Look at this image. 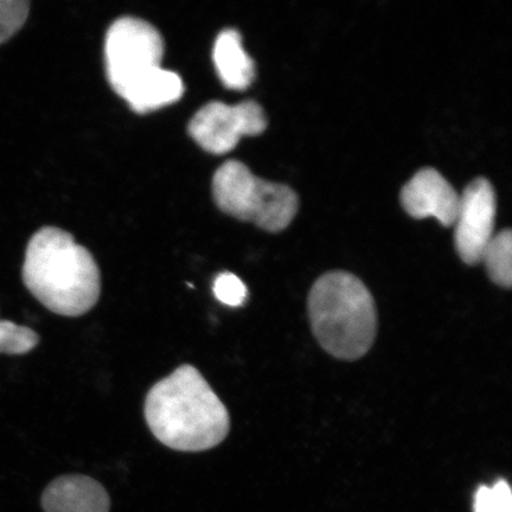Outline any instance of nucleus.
Returning <instances> with one entry per match:
<instances>
[{
  "instance_id": "f257e3e1",
  "label": "nucleus",
  "mask_w": 512,
  "mask_h": 512,
  "mask_svg": "<svg viewBox=\"0 0 512 512\" xmlns=\"http://www.w3.org/2000/svg\"><path fill=\"white\" fill-rule=\"evenodd\" d=\"M144 413L152 434L175 451L211 450L230 430L226 406L190 364L178 367L150 389Z\"/></svg>"
},
{
  "instance_id": "f03ea898",
  "label": "nucleus",
  "mask_w": 512,
  "mask_h": 512,
  "mask_svg": "<svg viewBox=\"0 0 512 512\" xmlns=\"http://www.w3.org/2000/svg\"><path fill=\"white\" fill-rule=\"evenodd\" d=\"M22 278L32 296L60 316L86 315L100 298L94 256L60 228L44 227L32 236Z\"/></svg>"
},
{
  "instance_id": "7ed1b4c3",
  "label": "nucleus",
  "mask_w": 512,
  "mask_h": 512,
  "mask_svg": "<svg viewBox=\"0 0 512 512\" xmlns=\"http://www.w3.org/2000/svg\"><path fill=\"white\" fill-rule=\"evenodd\" d=\"M309 317L320 347L339 360L355 361L376 337L375 300L354 274L335 271L320 277L309 294Z\"/></svg>"
},
{
  "instance_id": "20e7f679",
  "label": "nucleus",
  "mask_w": 512,
  "mask_h": 512,
  "mask_svg": "<svg viewBox=\"0 0 512 512\" xmlns=\"http://www.w3.org/2000/svg\"><path fill=\"white\" fill-rule=\"evenodd\" d=\"M213 194L224 213L271 233L290 226L299 208L298 196L290 187L264 181L236 160L216 171Z\"/></svg>"
},
{
  "instance_id": "39448f33",
  "label": "nucleus",
  "mask_w": 512,
  "mask_h": 512,
  "mask_svg": "<svg viewBox=\"0 0 512 512\" xmlns=\"http://www.w3.org/2000/svg\"><path fill=\"white\" fill-rule=\"evenodd\" d=\"M105 54L108 81L121 96L134 83L162 67L164 40L150 23L124 17L108 30Z\"/></svg>"
},
{
  "instance_id": "423d86ee",
  "label": "nucleus",
  "mask_w": 512,
  "mask_h": 512,
  "mask_svg": "<svg viewBox=\"0 0 512 512\" xmlns=\"http://www.w3.org/2000/svg\"><path fill=\"white\" fill-rule=\"evenodd\" d=\"M267 128L264 110L255 101L247 100L230 106L209 102L190 121L192 139L210 153L223 155L232 151L242 137L259 136Z\"/></svg>"
},
{
  "instance_id": "0eeeda50",
  "label": "nucleus",
  "mask_w": 512,
  "mask_h": 512,
  "mask_svg": "<svg viewBox=\"0 0 512 512\" xmlns=\"http://www.w3.org/2000/svg\"><path fill=\"white\" fill-rule=\"evenodd\" d=\"M497 198L488 179L477 178L460 195L454 222V243L465 264L482 262L486 247L494 238Z\"/></svg>"
},
{
  "instance_id": "6e6552de",
  "label": "nucleus",
  "mask_w": 512,
  "mask_h": 512,
  "mask_svg": "<svg viewBox=\"0 0 512 512\" xmlns=\"http://www.w3.org/2000/svg\"><path fill=\"white\" fill-rule=\"evenodd\" d=\"M460 195L439 171L426 168L413 176L401 191L403 209L415 219L433 217L444 227L453 226Z\"/></svg>"
},
{
  "instance_id": "1a4fd4ad",
  "label": "nucleus",
  "mask_w": 512,
  "mask_h": 512,
  "mask_svg": "<svg viewBox=\"0 0 512 512\" xmlns=\"http://www.w3.org/2000/svg\"><path fill=\"white\" fill-rule=\"evenodd\" d=\"M44 512H110L111 498L95 479L83 475L56 478L43 491Z\"/></svg>"
},
{
  "instance_id": "9d476101",
  "label": "nucleus",
  "mask_w": 512,
  "mask_h": 512,
  "mask_svg": "<svg viewBox=\"0 0 512 512\" xmlns=\"http://www.w3.org/2000/svg\"><path fill=\"white\" fill-rule=\"evenodd\" d=\"M214 63L223 85L233 91H245L255 79V64L242 46L239 31L223 30L216 38Z\"/></svg>"
},
{
  "instance_id": "9b49d317",
  "label": "nucleus",
  "mask_w": 512,
  "mask_h": 512,
  "mask_svg": "<svg viewBox=\"0 0 512 512\" xmlns=\"http://www.w3.org/2000/svg\"><path fill=\"white\" fill-rule=\"evenodd\" d=\"M184 85L179 75L162 67L144 76L121 95L133 111L147 113L174 104L182 98Z\"/></svg>"
},
{
  "instance_id": "f8f14e48",
  "label": "nucleus",
  "mask_w": 512,
  "mask_h": 512,
  "mask_svg": "<svg viewBox=\"0 0 512 512\" xmlns=\"http://www.w3.org/2000/svg\"><path fill=\"white\" fill-rule=\"evenodd\" d=\"M482 262L489 277L498 286L510 288L512 284V235L509 229L498 233L486 247Z\"/></svg>"
},
{
  "instance_id": "ddd939ff",
  "label": "nucleus",
  "mask_w": 512,
  "mask_h": 512,
  "mask_svg": "<svg viewBox=\"0 0 512 512\" xmlns=\"http://www.w3.org/2000/svg\"><path fill=\"white\" fill-rule=\"evenodd\" d=\"M40 337L27 326L0 320V354L25 355L35 349Z\"/></svg>"
},
{
  "instance_id": "4468645a",
  "label": "nucleus",
  "mask_w": 512,
  "mask_h": 512,
  "mask_svg": "<svg viewBox=\"0 0 512 512\" xmlns=\"http://www.w3.org/2000/svg\"><path fill=\"white\" fill-rule=\"evenodd\" d=\"M475 512H512V494L505 480H499L492 488L480 486L475 496Z\"/></svg>"
},
{
  "instance_id": "2eb2a0df",
  "label": "nucleus",
  "mask_w": 512,
  "mask_h": 512,
  "mask_svg": "<svg viewBox=\"0 0 512 512\" xmlns=\"http://www.w3.org/2000/svg\"><path fill=\"white\" fill-rule=\"evenodd\" d=\"M27 0H0V44L22 29L29 16Z\"/></svg>"
},
{
  "instance_id": "dca6fc26",
  "label": "nucleus",
  "mask_w": 512,
  "mask_h": 512,
  "mask_svg": "<svg viewBox=\"0 0 512 512\" xmlns=\"http://www.w3.org/2000/svg\"><path fill=\"white\" fill-rule=\"evenodd\" d=\"M215 297L224 305L241 306L245 304L248 290L243 281L233 273H221L217 275L214 283Z\"/></svg>"
}]
</instances>
